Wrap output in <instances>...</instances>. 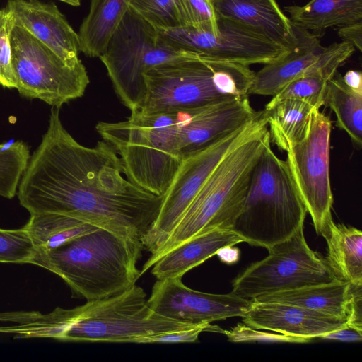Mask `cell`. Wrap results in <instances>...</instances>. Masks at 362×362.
I'll list each match as a JSON object with an SVG mask.
<instances>
[{
	"label": "cell",
	"mask_w": 362,
	"mask_h": 362,
	"mask_svg": "<svg viewBox=\"0 0 362 362\" xmlns=\"http://www.w3.org/2000/svg\"><path fill=\"white\" fill-rule=\"evenodd\" d=\"M23 228L36 250H50L98 227L66 215L41 214L30 215Z\"/></svg>",
	"instance_id": "obj_27"
},
{
	"label": "cell",
	"mask_w": 362,
	"mask_h": 362,
	"mask_svg": "<svg viewBox=\"0 0 362 362\" xmlns=\"http://www.w3.org/2000/svg\"><path fill=\"white\" fill-rule=\"evenodd\" d=\"M219 259L227 264L235 262L239 258V251L233 246L224 247L219 250L216 254Z\"/></svg>",
	"instance_id": "obj_40"
},
{
	"label": "cell",
	"mask_w": 362,
	"mask_h": 362,
	"mask_svg": "<svg viewBox=\"0 0 362 362\" xmlns=\"http://www.w3.org/2000/svg\"><path fill=\"white\" fill-rule=\"evenodd\" d=\"M344 83L349 88L362 91V74L358 70H349L342 76Z\"/></svg>",
	"instance_id": "obj_39"
},
{
	"label": "cell",
	"mask_w": 362,
	"mask_h": 362,
	"mask_svg": "<svg viewBox=\"0 0 362 362\" xmlns=\"http://www.w3.org/2000/svg\"><path fill=\"white\" fill-rule=\"evenodd\" d=\"M36 252L28 233L24 228H0V262L29 263Z\"/></svg>",
	"instance_id": "obj_31"
},
{
	"label": "cell",
	"mask_w": 362,
	"mask_h": 362,
	"mask_svg": "<svg viewBox=\"0 0 362 362\" xmlns=\"http://www.w3.org/2000/svg\"><path fill=\"white\" fill-rule=\"evenodd\" d=\"M244 240L230 229L216 228L195 235L163 255L151 267L157 279L182 277L224 247Z\"/></svg>",
	"instance_id": "obj_20"
},
{
	"label": "cell",
	"mask_w": 362,
	"mask_h": 362,
	"mask_svg": "<svg viewBox=\"0 0 362 362\" xmlns=\"http://www.w3.org/2000/svg\"><path fill=\"white\" fill-rule=\"evenodd\" d=\"M318 338L346 342H358L362 340V330L345 323L341 327L325 333Z\"/></svg>",
	"instance_id": "obj_37"
},
{
	"label": "cell",
	"mask_w": 362,
	"mask_h": 362,
	"mask_svg": "<svg viewBox=\"0 0 362 362\" xmlns=\"http://www.w3.org/2000/svg\"><path fill=\"white\" fill-rule=\"evenodd\" d=\"M216 31L184 25L158 30L169 44L213 59L247 66L267 64L288 50L249 27L218 16Z\"/></svg>",
	"instance_id": "obj_13"
},
{
	"label": "cell",
	"mask_w": 362,
	"mask_h": 362,
	"mask_svg": "<svg viewBox=\"0 0 362 362\" xmlns=\"http://www.w3.org/2000/svg\"><path fill=\"white\" fill-rule=\"evenodd\" d=\"M11 44L20 95L60 108L84 94L90 81L82 62L68 64L16 23Z\"/></svg>",
	"instance_id": "obj_9"
},
{
	"label": "cell",
	"mask_w": 362,
	"mask_h": 362,
	"mask_svg": "<svg viewBox=\"0 0 362 362\" xmlns=\"http://www.w3.org/2000/svg\"><path fill=\"white\" fill-rule=\"evenodd\" d=\"M30 158L29 147L22 141L0 144V196L15 197Z\"/></svg>",
	"instance_id": "obj_28"
},
{
	"label": "cell",
	"mask_w": 362,
	"mask_h": 362,
	"mask_svg": "<svg viewBox=\"0 0 362 362\" xmlns=\"http://www.w3.org/2000/svg\"><path fill=\"white\" fill-rule=\"evenodd\" d=\"M144 249L102 228L50 250H36L29 263L58 275L77 297L87 301L121 293L141 276L136 267Z\"/></svg>",
	"instance_id": "obj_2"
},
{
	"label": "cell",
	"mask_w": 362,
	"mask_h": 362,
	"mask_svg": "<svg viewBox=\"0 0 362 362\" xmlns=\"http://www.w3.org/2000/svg\"><path fill=\"white\" fill-rule=\"evenodd\" d=\"M325 105L335 114L336 126L344 131L354 147H362V91L347 86L341 74L336 73L327 86Z\"/></svg>",
	"instance_id": "obj_26"
},
{
	"label": "cell",
	"mask_w": 362,
	"mask_h": 362,
	"mask_svg": "<svg viewBox=\"0 0 362 362\" xmlns=\"http://www.w3.org/2000/svg\"><path fill=\"white\" fill-rule=\"evenodd\" d=\"M262 110L244 126L185 156L170 187L163 194L158 214L141 242L154 254L179 222L206 178L223 156L256 124Z\"/></svg>",
	"instance_id": "obj_11"
},
{
	"label": "cell",
	"mask_w": 362,
	"mask_h": 362,
	"mask_svg": "<svg viewBox=\"0 0 362 362\" xmlns=\"http://www.w3.org/2000/svg\"><path fill=\"white\" fill-rule=\"evenodd\" d=\"M211 1L218 16L243 24L287 50L297 43L293 25L276 0Z\"/></svg>",
	"instance_id": "obj_19"
},
{
	"label": "cell",
	"mask_w": 362,
	"mask_h": 362,
	"mask_svg": "<svg viewBox=\"0 0 362 362\" xmlns=\"http://www.w3.org/2000/svg\"><path fill=\"white\" fill-rule=\"evenodd\" d=\"M73 6H78L80 5V0H58Z\"/></svg>",
	"instance_id": "obj_41"
},
{
	"label": "cell",
	"mask_w": 362,
	"mask_h": 362,
	"mask_svg": "<svg viewBox=\"0 0 362 362\" xmlns=\"http://www.w3.org/2000/svg\"><path fill=\"white\" fill-rule=\"evenodd\" d=\"M362 286L351 284L349 298L347 303V325L362 330Z\"/></svg>",
	"instance_id": "obj_36"
},
{
	"label": "cell",
	"mask_w": 362,
	"mask_h": 362,
	"mask_svg": "<svg viewBox=\"0 0 362 362\" xmlns=\"http://www.w3.org/2000/svg\"><path fill=\"white\" fill-rule=\"evenodd\" d=\"M269 144L262 110L252 129L223 156L206 178L169 237L144 264L141 275L181 243L213 229L230 230L243 204L255 165Z\"/></svg>",
	"instance_id": "obj_3"
},
{
	"label": "cell",
	"mask_w": 362,
	"mask_h": 362,
	"mask_svg": "<svg viewBox=\"0 0 362 362\" xmlns=\"http://www.w3.org/2000/svg\"><path fill=\"white\" fill-rule=\"evenodd\" d=\"M327 245L326 261L335 276L355 286H362V232L331 218L321 234Z\"/></svg>",
	"instance_id": "obj_22"
},
{
	"label": "cell",
	"mask_w": 362,
	"mask_h": 362,
	"mask_svg": "<svg viewBox=\"0 0 362 362\" xmlns=\"http://www.w3.org/2000/svg\"><path fill=\"white\" fill-rule=\"evenodd\" d=\"M268 251L267 257L250 264L233 280L231 293L252 300L337 279L326 259L310 248L303 228Z\"/></svg>",
	"instance_id": "obj_10"
},
{
	"label": "cell",
	"mask_w": 362,
	"mask_h": 362,
	"mask_svg": "<svg viewBox=\"0 0 362 362\" xmlns=\"http://www.w3.org/2000/svg\"><path fill=\"white\" fill-rule=\"evenodd\" d=\"M331 131L330 117L315 110L306 137L286 151L293 179L318 235L332 218L333 194L329 173Z\"/></svg>",
	"instance_id": "obj_12"
},
{
	"label": "cell",
	"mask_w": 362,
	"mask_h": 362,
	"mask_svg": "<svg viewBox=\"0 0 362 362\" xmlns=\"http://www.w3.org/2000/svg\"><path fill=\"white\" fill-rule=\"evenodd\" d=\"M307 213L286 160L268 145L255 165L230 230L244 242L268 250L303 228Z\"/></svg>",
	"instance_id": "obj_6"
},
{
	"label": "cell",
	"mask_w": 362,
	"mask_h": 362,
	"mask_svg": "<svg viewBox=\"0 0 362 362\" xmlns=\"http://www.w3.org/2000/svg\"><path fill=\"white\" fill-rule=\"evenodd\" d=\"M351 284L337 279L258 296L251 300L291 304L346 320Z\"/></svg>",
	"instance_id": "obj_21"
},
{
	"label": "cell",
	"mask_w": 362,
	"mask_h": 362,
	"mask_svg": "<svg viewBox=\"0 0 362 362\" xmlns=\"http://www.w3.org/2000/svg\"><path fill=\"white\" fill-rule=\"evenodd\" d=\"M292 24L317 35L331 27L362 21V0H310L303 6H288Z\"/></svg>",
	"instance_id": "obj_24"
},
{
	"label": "cell",
	"mask_w": 362,
	"mask_h": 362,
	"mask_svg": "<svg viewBox=\"0 0 362 362\" xmlns=\"http://www.w3.org/2000/svg\"><path fill=\"white\" fill-rule=\"evenodd\" d=\"M293 30L296 45L255 72L249 94L273 97L292 81L307 75L318 74L330 80L355 51L344 41L322 46L317 35L295 25Z\"/></svg>",
	"instance_id": "obj_14"
},
{
	"label": "cell",
	"mask_w": 362,
	"mask_h": 362,
	"mask_svg": "<svg viewBox=\"0 0 362 362\" xmlns=\"http://www.w3.org/2000/svg\"><path fill=\"white\" fill-rule=\"evenodd\" d=\"M258 113L248 98L179 111L185 156L244 126Z\"/></svg>",
	"instance_id": "obj_16"
},
{
	"label": "cell",
	"mask_w": 362,
	"mask_h": 362,
	"mask_svg": "<svg viewBox=\"0 0 362 362\" xmlns=\"http://www.w3.org/2000/svg\"><path fill=\"white\" fill-rule=\"evenodd\" d=\"M252 301L233 293L214 294L186 286L182 277L157 279L148 306L158 314L192 325L210 323L234 317H243Z\"/></svg>",
	"instance_id": "obj_15"
},
{
	"label": "cell",
	"mask_w": 362,
	"mask_h": 362,
	"mask_svg": "<svg viewBox=\"0 0 362 362\" xmlns=\"http://www.w3.org/2000/svg\"><path fill=\"white\" fill-rule=\"evenodd\" d=\"M59 110L52 107L47 129L21 177V205L30 215H66L141 241L163 195L125 178L119 156L103 140L93 147L79 144L64 127Z\"/></svg>",
	"instance_id": "obj_1"
},
{
	"label": "cell",
	"mask_w": 362,
	"mask_h": 362,
	"mask_svg": "<svg viewBox=\"0 0 362 362\" xmlns=\"http://www.w3.org/2000/svg\"><path fill=\"white\" fill-rule=\"evenodd\" d=\"M198 55L167 42L155 27L129 7L99 58L116 94L132 112L143 100L146 72L162 64Z\"/></svg>",
	"instance_id": "obj_7"
},
{
	"label": "cell",
	"mask_w": 362,
	"mask_h": 362,
	"mask_svg": "<svg viewBox=\"0 0 362 362\" xmlns=\"http://www.w3.org/2000/svg\"><path fill=\"white\" fill-rule=\"evenodd\" d=\"M129 7L159 30L185 25L177 0H130Z\"/></svg>",
	"instance_id": "obj_29"
},
{
	"label": "cell",
	"mask_w": 362,
	"mask_h": 362,
	"mask_svg": "<svg viewBox=\"0 0 362 362\" xmlns=\"http://www.w3.org/2000/svg\"><path fill=\"white\" fill-rule=\"evenodd\" d=\"M320 110L296 99L272 98L264 110L271 142L286 151L308 135L313 112Z\"/></svg>",
	"instance_id": "obj_23"
},
{
	"label": "cell",
	"mask_w": 362,
	"mask_h": 362,
	"mask_svg": "<svg viewBox=\"0 0 362 362\" xmlns=\"http://www.w3.org/2000/svg\"><path fill=\"white\" fill-rule=\"evenodd\" d=\"M185 25L216 31L218 16L211 0H177Z\"/></svg>",
	"instance_id": "obj_33"
},
{
	"label": "cell",
	"mask_w": 362,
	"mask_h": 362,
	"mask_svg": "<svg viewBox=\"0 0 362 362\" xmlns=\"http://www.w3.org/2000/svg\"><path fill=\"white\" fill-rule=\"evenodd\" d=\"M15 23V16L9 8L6 6L0 10V85L7 88H16L11 44Z\"/></svg>",
	"instance_id": "obj_32"
},
{
	"label": "cell",
	"mask_w": 362,
	"mask_h": 362,
	"mask_svg": "<svg viewBox=\"0 0 362 362\" xmlns=\"http://www.w3.org/2000/svg\"><path fill=\"white\" fill-rule=\"evenodd\" d=\"M224 334L232 342H272L303 344L312 339L293 337L277 332H262L245 324H238L229 330H223Z\"/></svg>",
	"instance_id": "obj_34"
},
{
	"label": "cell",
	"mask_w": 362,
	"mask_h": 362,
	"mask_svg": "<svg viewBox=\"0 0 362 362\" xmlns=\"http://www.w3.org/2000/svg\"><path fill=\"white\" fill-rule=\"evenodd\" d=\"M329 81L318 74L303 76L288 83L272 98L300 100L320 109L322 106L325 105L327 86Z\"/></svg>",
	"instance_id": "obj_30"
},
{
	"label": "cell",
	"mask_w": 362,
	"mask_h": 362,
	"mask_svg": "<svg viewBox=\"0 0 362 362\" xmlns=\"http://www.w3.org/2000/svg\"><path fill=\"white\" fill-rule=\"evenodd\" d=\"M6 7L13 13L16 23L59 55L69 64L81 61L78 35L54 3L38 0H8Z\"/></svg>",
	"instance_id": "obj_17"
},
{
	"label": "cell",
	"mask_w": 362,
	"mask_h": 362,
	"mask_svg": "<svg viewBox=\"0 0 362 362\" xmlns=\"http://www.w3.org/2000/svg\"><path fill=\"white\" fill-rule=\"evenodd\" d=\"M251 301L250 309L241 317L244 324L258 329L313 339L341 327L346 322L294 305Z\"/></svg>",
	"instance_id": "obj_18"
},
{
	"label": "cell",
	"mask_w": 362,
	"mask_h": 362,
	"mask_svg": "<svg viewBox=\"0 0 362 362\" xmlns=\"http://www.w3.org/2000/svg\"><path fill=\"white\" fill-rule=\"evenodd\" d=\"M204 331L222 332L223 329L210 323L198 325L187 329L134 339L132 343H180L195 342L199 334Z\"/></svg>",
	"instance_id": "obj_35"
},
{
	"label": "cell",
	"mask_w": 362,
	"mask_h": 362,
	"mask_svg": "<svg viewBox=\"0 0 362 362\" xmlns=\"http://www.w3.org/2000/svg\"><path fill=\"white\" fill-rule=\"evenodd\" d=\"M338 35L342 41L351 45L359 52L362 50V21L339 28Z\"/></svg>",
	"instance_id": "obj_38"
},
{
	"label": "cell",
	"mask_w": 362,
	"mask_h": 362,
	"mask_svg": "<svg viewBox=\"0 0 362 362\" xmlns=\"http://www.w3.org/2000/svg\"><path fill=\"white\" fill-rule=\"evenodd\" d=\"M130 0H90L89 12L78 33L80 51L99 57L125 15Z\"/></svg>",
	"instance_id": "obj_25"
},
{
	"label": "cell",
	"mask_w": 362,
	"mask_h": 362,
	"mask_svg": "<svg viewBox=\"0 0 362 362\" xmlns=\"http://www.w3.org/2000/svg\"><path fill=\"white\" fill-rule=\"evenodd\" d=\"M196 325L154 312L144 290L134 284L117 294L72 308L71 320L59 341L132 343L136 338Z\"/></svg>",
	"instance_id": "obj_8"
},
{
	"label": "cell",
	"mask_w": 362,
	"mask_h": 362,
	"mask_svg": "<svg viewBox=\"0 0 362 362\" xmlns=\"http://www.w3.org/2000/svg\"><path fill=\"white\" fill-rule=\"evenodd\" d=\"M255 74L250 66L201 54L162 64L145 73L144 96L134 112H175L246 98Z\"/></svg>",
	"instance_id": "obj_4"
},
{
	"label": "cell",
	"mask_w": 362,
	"mask_h": 362,
	"mask_svg": "<svg viewBox=\"0 0 362 362\" xmlns=\"http://www.w3.org/2000/svg\"><path fill=\"white\" fill-rule=\"evenodd\" d=\"M95 129L119 156L130 182L157 196L165 193L185 158L177 112H134L124 121L99 122Z\"/></svg>",
	"instance_id": "obj_5"
}]
</instances>
